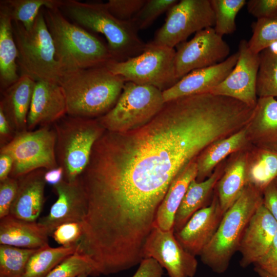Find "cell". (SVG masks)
<instances>
[{"label": "cell", "instance_id": "obj_1", "mask_svg": "<svg viewBox=\"0 0 277 277\" xmlns=\"http://www.w3.org/2000/svg\"><path fill=\"white\" fill-rule=\"evenodd\" d=\"M236 129L232 111L221 97L210 93L180 97L165 103L140 128L105 131L81 179L116 216L151 220L175 176Z\"/></svg>", "mask_w": 277, "mask_h": 277}, {"label": "cell", "instance_id": "obj_2", "mask_svg": "<svg viewBox=\"0 0 277 277\" xmlns=\"http://www.w3.org/2000/svg\"><path fill=\"white\" fill-rule=\"evenodd\" d=\"M125 82L106 65L63 73L59 84L65 95L67 114L88 118L104 115L116 104Z\"/></svg>", "mask_w": 277, "mask_h": 277}, {"label": "cell", "instance_id": "obj_3", "mask_svg": "<svg viewBox=\"0 0 277 277\" xmlns=\"http://www.w3.org/2000/svg\"><path fill=\"white\" fill-rule=\"evenodd\" d=\"M43 13L62 74L104 66L113 61L107 44L84 28L69 22L60 8H45Z\"/></svg>", "mask_w": 277, "mask_h": 277}, {"label": "cell", "instance_id": "obj_4", "mask_svg": "<svg viewBox=\"0 0 277 277\" xmlns=\"http://www.w3.org/2000/svg\"><path fill=\"white\" fill-rule=\"evenodd\" d=\"M60 9L80 26L104 35L113 61H125L144 51L146 43L140 37L132 22L117 19L105 3L65 0Z\"/></svg>", "mask_w": 277, "mask_h": 277}, {"label": "cell", "instance_id": "obj_5", "mask_svg": "<svg viewBox=\"0 0 277 277\" xmlns=\"http://www.w3.org/2000/svg\"><path fill=\"white\" fill-rule=\"evenodd\" d=\"M263 203V193L247 184L224 214L214 235L200 255L204 264L216 273L226 271L232 257L238 251L249 221Z\"/></svg>", "mask_w": 277, "mask_h": 277}, {"label": "cell", "instance_id": "obj_6", "mask_svg": "<svg viewBox=\"0 0 277 277\" xmlns=\"http://www.w3.org/2000/svg\"><path fill=\"white\" fill-rule=\"evenodd\" d=\"M58 166L69 182L79 179L88 166L95 142L106 131L97 119L65 115L53 124Z\"/></svg>", "mask_w": 277, "mask_h": 277}, {"label": "cell", "instance_id": "obj_7", "mask_svg": "<svg viewBox=\"0 0 277 277\" xmlns=\"http://www.w3.org/2000/svg\"><path fill=\"white\" fill-rule=\"evenodd\" d=\"M12 29L18 50L17 64L20 76L27 75L35 81L59 83L62 73L43 11L41 10L30 30H26L22 23L14 21Z\"/></svg>", "mask_w": 277, "mask_h": 277}, {"label": "cell", "instance_id": "obj_8", "mask_svg": "<svg viewBox=\"0 0 277 277\" xmlns=\"http://www.w3.org/2000/svg\"><path fill=\"white\" fill-rule=\"evenodd\" d=\"M165 104L158 88L126 82L115 105L97 120L106 131L126 132L147 124Z\"/></svg>", "mask_w": 277, "mask_h": 277}, {"label": "cell", "instance_id": "obj_9", "mask_svg": "<svg viewBox=\"0 0 277 277\" xmlns=\"http://www.w3.org/2000/svg\"><path fill=\"white\" fill-rule=\"evenodd\" d=\"M174 48L146 43L140 55L123 62L111 61L106 66L126 82L155 87L163 91L177 83Z\"/></svg>", "mask_w": 277, "mask_h": 277}, {"label": "cell", "instance_id": "obj_10", "mask_svg": "<svg viewBox=\"0 0 277 277\" xmlns=\"http://www.w3.org/2000/svg\"><path fill=\"white\" fill-rule=\"evenodd\" d=\"M56 141L55 130L49 126L17 132L0 150V153L8 154L13 159L10 176L18 179L37 169L48 170L58 167Z\"/></svg>", "mask_w": 277, "mask_h": 277}, {"label": "cell", "instance_id": "obj_11", "mask_svg": "<svg viewBox=\"0 0 277 277\" xmlns=\"http://www.w3.org/2000/svg\"><path fill=\"white\" fill-rule=\"evenodd\" d=\"M214 25L210 0H181L167 11L164 24L151 42L174 48L193 33Z\"/></svg>", "mask_w": 277, "mask_h": 277}, {"label": "cell", "instance_id": "obj_12", "mask_svg": "<svg viewBox=\"0 0 277 277\" xmlns=\"http://www.w3.org/2000/svg\"><path fill=\"white\" fill-rule=\"evenodd\" d=\"M175 51V68L179 80L191 71L212 66L225 61L230 47L213 27L195 33L189 41L179 44Z\"/></svg>", "mask_w": 277, "mask_h": 277}, {"label": "cell", "instance_id": "obj_13", "mask_svg": "<svg viewBox=\"0 0 277 277\" xmlns=\"http://www.w3.org/2000/svg\"><path fill=\"white\" fill-rule=\"evenodd\" d=\"M143 256L156 260L170 277H193L197 270L195 256L183 248L174 229L165 231L153 227L144 245Z\"/></svg>", "mask_w": 277, "mask_h": 277}, {"label": "cell", "instance_id": "obj_14", "mask_svg": "<svg viewBox=\"0 0 277 277\" xmlns=\"http://www.w3.org/2000/svg\"><path fill=\"white\" fill-rule=\"evenodd\" d=\"M239 57L228 75L210 93L236 100L254 107L258 97L256 82L260 65L259 53L252 52L248 41L242 39L238 47Z\"/></svg>", "mask_w": 277, "mask_h": 277}, {"label": "cell", "instance_id": "obj_15", "mask_svg": "<svg viewBox=\"0 0 277 277\" xmlns=\"http://www.w3.org/2000/svg\"><path fill=\"white\" fill-rule=\"evenodd\" d=\"M57 199L48 214L38 222L50 236L55 229L68 222H83L87 209L86 193L80 177L72 182L62 180L53 186Z\"/></svg>", "mask_w": 277, "mask_h": 277}, {"label": "cell", "instance_id": "obj_16", "mask_svg": "<svg viewBox=\"0 0 277 277\" xmlns=\"http://www.w3.org/2000/svg\"><path fill=\"white\" fill-rule=\"evenodd\" d=\"M277 232V221L263 203L249 221L238 251L242 267L255 264L268 252Z\"/></svg>", "mask_w": 277, "mask_h": 277}, {"label": "cell", "instance_id": "obj_17", "mask_svg": "<svg viewBox=\"0 0 277 277\" xmlns=\"http://www.w3.org/2000/svg\"><path fill=\"white\" fill-rule=\"evenodd\" d=\"M224 214L216 194L209 205L193 214L174 235L185 250L200 255L214 235Z\"/></svg>", "mask_w": 277, "mask_h": 277}, {"label": "cell", "instance_id": "obj_18", "mask_svg": "<svg viewBox=\"0 0 277 277\" xmlns=\"http://www.w3.org/2000/svg\"><path fill=\"white\" fill-rule=\"evenodd\" d=\"M238 57L237 51L219 64L191 71L174 85L162 91L165 102L184 96L210 92L231 72Z\"/></svg>", "mask_w": 277, "mask_h": 277}, {"label": "cell", "instance_id": "obj_19", "mask_svg": "<svg viewBox=\"0 0 277 277\" xmlns=\"http://www.w3.org/2000/svg\"><path fill=\"white\" fill-rule=\"evenodd\" d=\"M67 114L65 93L58 83L35 81L27 117V130L54 124Z\"/></svg>", "mask_w": 277, "mask_h": 277}, {"label": "cell", "instance_id": "obj_20", "mask_svg": "<svg viewBox=\"0 0 277 277\" xmlns=\"http://www.w3.org/2000/svg\"><path fill=\"white\" fill-rule=\"evenodd\" d=\"M46 170L37 169L17 179L18 189L9 215L25 221L36 222L45 201Z\"/></svg>", "mask_w": 277, "mask_h": 277}, {"label": "cell", "instance_id": "obj_21", "mask_svg": "<svg viewBox=\"0 0 277 277\" xmlns=\"http://www.w3.org/2000/svg\"><path fill=\"white\" fill-rule=\"evenodd\" d=\"M245 128L248 142L256 148L277 151V100L259 97Z\"/></svg>", "mask_w": 277, "mask_h": 277}, {"label": "cell", "instance_id": "obj_22", "mask_svg": "<svg viewBox=\"0 0 277 277\" xmlns=\"http://www.w3.org/2000/svg\"><path fill=\"white\" fill-rule=\"evenodd\" d=\"M35 81L21 75L14 84L2 91L0 108L16 132L27 130V117Z\"/></svg>", "mask_w": 277, "mask_h": 277}, {"label": "cell", "instance_id": "obj_23", "mask_svg": "<svg viewBox=\"0 0 277 277\" xmlns=\"http://www.w3.org/2000/svg\"><path fill=\"white\" fill-rule=\"evenodd\" d=\"M47 230L37 222H28L11 215L1 219L0 244L39 249L48 244Z\"/></svg>", "mask_w": 277, "mask_h": 277}, {"label": "cell", "instance_id": "obj_24", "mask_svg": "<svg viewBox=\"0 0 277 277\" xmlns=\"http://www.w3.org/2000/svg\"><path fill=\"white\" fill-rule=\"evenodd\" d=\"M197 174V166L195 160L175 176L158 208L154 227L165 231L174 229L176 212L190 183L196 179Z\"/></svg>", "mask_w": 277, "mask_h": 277}, {"label": "cell", "instance_id": "obj_25", "mask_svg": "<svg viewBox=\"0 0 277 277\" xmlns=\"http://www.w3.org/2000/svg\"><path fill=\"white\" fill-rule=\"evenodd\" d=\"M245 126L233 134L219 140L205 148L196 160V181H204L215 166L227 156L242 149L248 142Z\"/></svg>", "mask_w": 277, "mask_h": 277}, {"label": "cell", "instance_id": "obj_26", "mask_svg": "<svg viewBox=\"0 0 277 277\" xmlns=\"http://www.w3.org/2000/svg\"><path fill=\"white\" fill-rule=\"evenodd\" d=\"M222 174L217 169L203 181L198 182L195 179L191 181L176 212L174 232L182 229L196 211L208 206L207 201Z\"/></svg>", "mask_w": 277, "mask_h": 277}, {"label": "cell", "instance_id": "obj_27", "mask_svg": "<svg viewBox=\"0 0 277 277\" xmlns=\"http://www.w3.org/2000/svg\"><path fill=\"white\" fill-rule=\"evenodd\" d=\"M18 50L14 38L12 21L0 11V88L1 92L20 77L17 73Z\"/></svg>", "mask_w": 277, "mask_h": 277}, {"label": "cell", "instance_id": "obj_28", "mask_svg": "<svg viewBox=\"0 0 277 277\" xmlns=\"http://www.w3.org/2000/svg\"><path fill=\"white\" fill-rule=\"evenodd\" d=\"M246 165L247 154L232 163L217 182L216 194L224 214L238 199L247 184Z\"/></svg>", "mask_w": 277, "mask_h": 277}, {"label": "cell", "instance_id": "obj_29", "mask_svg": "<svg viewBox=\"0 0 277 277\" xmlns=\"http://www.w3.org/2000/svg\"><path fill=\"white\" fill-rule=\"evenodd\" d=\"M255 150L250 155L247 154V182L263 193L277 178V151L258 148Z\"/></svg>", "mask_w": 277, "mask_h": 277}, {"label": "cell", "instance_id": "obj_30", "mask_svg": "<svg viewBox=\"0 0 277 277\" xmlns=\"http://www.w3.org/2000/svg\"><path fill=\"white\" fill-rule=\"evenodd\" d=\"M78 244L51 247L49 245L37 249L30 256L21 277H46L66 258L74 253Z\"/></svg>", "mask_w": 277, "mask_h": 277}, {"label": "cell", "instance_id": "obj_31", "mask_svg": "<svg viewBox=\"0 0 277 277\" xmlns=\"http://www.w3.org/2000/svg\"><path fill=\"white\" fill-rule=\"evenodd\" d=\"M61 0H2L0 11L5 13L12 22H18L25 28L30 30L42 8H60Z\"/></svg>", "mask_w": 277, "mask_h": 277}, {"label": "cell", "instance_id": "obj_32", "mask_svg": "<svg viewBox=\"0 0 277 277\" xmlns=\"http://www.w3.org/2000/svg\"><path fill=\"white\" fill-rule=\"evenodd\" d=\"M256 82L259 97H277V48L270 47L259 53Z\"/></svg>", "mask_w": 277, "mask_h": 277}, {"label": "cell", "instance_id": "obj_33", "mask_svg": "<svg viewBox=\"0 0 277 277\" xmlns=\"http://www.w3.org/2000/svg\"><path fill=\"white\" fill-rule=\"evenodd\" d=\"M37 249L0 245V277H21L30 256Z\"/></svg>", "mask_w": 277, "mask_h": 277}, {"label": "cell", "instance_id": "obj_34", "mask_svg": "<svg viewBox=\"0 0 277 277\" xmlns=\"http://www.w3.org/2000/svg\"><path fill=\"white\" fill-rule=\"evenodd\" d=\"M215 16L214 29L219 35L230 34L236 30L235 17L246 4L245 0H210Z\"/></svg>", "mask_w": 277, "mask_h": 277}, {"label": "cell", "instance_id": "obj_35", "mask_svg": "<svg viewBox=\"0 0 277 277\" xmlns=\"http://www.w3.org/2000/svg\"><path fill=\"white\" fill-rule=\"evenodd\" d=\"M84 273L97 276L93 263L78 246L74 253L55 266L46 277H78Z\"/></svg>", "mask_w": 277, "mask_h": 277}, {"label": "cell", "instance_id": "obj_36", "mask_svg": "<svg viewBox=\"0 0 277 277\" xmlns=\"http://www.w3.org/2000/svg\"><path fill=\"white\" fill-rule=\"evenodd\" d=\"M252 35L248 44L255 53L277 43V17L257 19L252 25Z\"/></svg>", "mask_w": 277, "mask_h": 277}, {"label": "cell", "instance_id": "obj_37", "mask_svg": "<svg viewBox=\"0 0 277 277\" xmlns=\"http://www.w3.org/2000/svg\"><path fill=\"white\" fill-rule=\"evenodd\" d=\"M177 0H146L131 21L138 30L147 28L162 13L167 12Z\"/></svg>", "mask_w": 277, "mask_h": 277}, {"label": "cell", "instance_id": "obj_38", "mask_svg": "<svg viewBox=\"0 0 277 277\" xmlns=\"http://www.w3.org/2000/svg\"><path fill=\"white\" fill-rule=\"evenodd\" d=\"M83 232V222H68L57 227L50 236L61 246L69 247L78 244Z\"/></svg>", "mask_w": 277, "mask_h": 277}, {"label": "cell", "instance_id": "obj_39", "mask_svg": "<svg viewBox=\"0 0 277 277\" xmlns=\"http://www.w3.org/2000/svg\"><path fill=\"white\" fill-rule=\"evenodd\" d=\"M146 0H109L105 3L108 11L122 21H130L140 10Z\"/></svg>", "mask_w": 277, "mask_h": 277}, {"label": "cell", "instance_id": "obj_40", "mask_svg": "<svg viewBox=\"0 0 277 277\" xmlns=\"http://www.w3.org/2000/svg\"><path fill=\"white\" fill-rule=\"evenodd\" d=\"M18 189V180L8 177L0 182V219L10 214Z\"/></svg>", "mask_w": 277, "mask_h": 277}, {"label": "cell", "instance_id": "obj_41", "mask_svg": "<svg viewBox=\"0 0 277 277\" xmlns=\"http://www.w3.org/2000/svg\"><path fill=\"white\" fill-rule=\"evenodd\" d=\"M246 5L248 12L257 19L277 17V0H250Z\"/></svg>", "mask_w": 277, "mask_h": 277}, {"label": "cell", "instance_id": "obj_42", "mask_svg": "<svg viewBox=\"0 0 277 277\" xmlns=\"http://www.w3.org/2000/svg\"><path fill=\"white\" fill-rule=\"evenodd\" d=\"M254 265L255 267L277 277V232L268 252Z\"/></svg>", "mask_w": 277, "mask_h": 277}, {"label": "cell", "instance_id": "obj_43", "mask_svg": "<svg viewBox=\"0 0 277 277\" xmlns=\"http://www.w3.org/2000/svg\"><path fill=\"white\" fill-rule=\"evenodd\" d=\"M162 267L154 259H144L132 277H163Z\"/></svg>", "mask_w": 277, "mask_h": 277}, {"label": "cell", "instance_id": "obj_44", "mask_svg": "<svg viewBox=\"0 0 277 277\" xmlns=\"http://www.w3.org/2000/svg\"><path fill=\"white\" fill-rule=\"evenodd\" d=\"M263 204L277 221V188L271 182L263 191Z\"/></svg>", "mask_w": 277, "mask_h": 277}, {"label": "cell", "instance_id": "obj_45", "mask_svg": "<svg viewBox=\"0 0 277 277\" xmlns=\"http://www.w3.org/2000/svg\"><path fill=\"white\" fill-rule=\"evenodd\" d=\"M16 133L3 110L0 108L1 147L9 143L14 138Z\"/></svg>", "mask_w": 277, "mask_h": 277}, {"label": "cell", "instance_id": "obj_46", "mask_svg": "<svg viewBox=\"0 0 277 277\" xmlns=\"http://www.w3.org/2000/svg\"><path fill=\"white\" fill-rule=\"evenodd\" d=\"M13 164V161L10 155L0 153V182L10 176Z\"/></svg>", "mask_w": 277, "mask_h": 277}, {"label": "cell", "instance_id": "obj_47", "mask_svg": "<svg viewBox=\"0 0 277 277\" xmlns=\"http://www.w3.org/2000/svg\"><path fill=\"white\" fill-rule=\"evenodd\" d=\"M44 179L46 183L53 186L57 185L64 179V171L60 166L50 170H46Z\"/></svg>", "mask_w": 277, "mask_h": 277}, {"label": "cell", "instance_id": "obj_48", "mask_svg": "<svg viewBox=\"0 0 277 277\" xmlns=\"http://www.w3.org/2000/svg\"><path fill=\"white\" fill-rule=\"evenodd\" d=\"M254 270L261 277H274L267 272L258 268H254Z\"/></svg>", "mask_w": 277, "mask_h": 277}, {"label": "cell", "instance_id": "obj_49", "mask_svg": "<svg viewBox=\"0 0 277 277\" xmlns=\"http://www.w3.org/2000/svg\"><path fill=\"white\" fill-rule=\"evenodd\" d=\"M89 275H90V274L89 273H83V274H81L78 277H88Z\"/></svg>", "mask_w": 277, "mask_h": 277}, {"label": "cell", "instance_id": "obj_50", "mask_svg": "<svg viewBox=\"0 0 277 277\" xmlns=\"http://www.w3.org/2000/svg\"><path fill=\"white\" fill-rule=\"evenodd\" d=\"M274 183L277 188V178H276L274 180Z\"/></svg>", "mask_w": 277, "mask_h": 277}]
</instances>
